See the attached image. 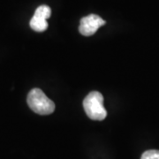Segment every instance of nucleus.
<instances>
[{
    "instance_id": "20e7f679",
    "label": "nucleus",
    "mask_w": 159,
    "mask_h": 159,
    "mask_svg": "<svg viewBox=\"0 0 159 159\" xmlns=\"http://www.w3.org/2000/svg\"><path fill=\"white\" fill-rule=\"evenodd\" d=\"M105 24V20L96 14H90L82 18L80 23L79 31L85 36H90L97 32L100 27Z\"/></svg>"
},
{
    "instance_id": "f03ea898",
    "label": "nucleus",
    "mask_w": 159,
    "mask_h": 159,
    "mask_svg": "<svg viewBox=\"0 0 159 159\" xmlns=\"http://www.w3.org/2000/svg\"><path fill=\"white\" fill-rule=\"evenodd\" d=\"M27 102L29 108L40 115H49L55 110V103L39 89H34L29 92Z\"/></svg>"
},
{
    "instance_id": "39448f33",
    "label": "nucleus",
    "mask_w": 159,
    "mask_h": 159,
    "mask_svg": "<svg viewBox=\"0 0 159 159\" xmlns=\"http://www.w3.org/2000/svg\"><path fill=\"white\" fill-rule=\"evenodd\" d=\"M141 159H159V150H147L142 154Z\"/></svg>"
},
{
    "instance_id": "f257e3e1",
    "label": "nucleus",
    "mask_w": 159,
    "mask_h": 159,
    "mask_svg": "<svg viewBox=\"0 0 159 159\" xmlns=\"http://www.w3.org/2000/svg\"><path fill=\"white\" fill-rule=\"evenodd\" d=\"M83 108L88 117L93 120H103L107 117V111L103 106V97L97 91H92L84 98Z\"/></svg>"
},
{
    "instance_id": "7ed1b4c3",
    "label": "nucleus",
    "mask_w": 159,
    "mask_h": 159,
    "mask_svg": "<svg viewBox=\"0 0 159 159\" xmlns=\"http://www.w3.org/2000/svg\"><path fill=\"white\" fill-rule=\"evenodd\" d=\"M51 10L48 6H40L30 20V28L36 32H43L48 28L47 19L51 17Z\"/></svg>"
}]
</instances>
